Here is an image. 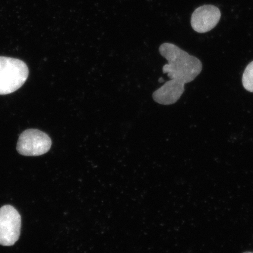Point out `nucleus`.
<instances>
[{"label": "nucleus", "mask_w": 253, "mask_h": 253, "mask_svg": "<svg viewBox=\"0 0 253 253\" xmlns=\"http://www.w3.org/2000/svg\"><path fill=\"white\" fill-rule=\"evenodd\" d=\"M220 9L212 5H204L196 9L191 17V26L199 33L213 30L220 21Z\"/></svg>", "instance_id": "nucleus-5"}, {"label": "nucleus", "mask_w": 253, "mask_h": 253, "mask_svg": "<svg viewBox=\"0 0 253 253\" xmlns=\"http://www.w3.org/2000/svg\"><path fill=\"white\" fill-rule=\"evenodd\" d=\"M253 253V252H245V253Z\"/></svg>", "instance_id": "nucleus-8"}, {"label": "nucleus", "mask_w": 253, "mask_h": 253, "mask_svg": "<svg viewBox=\"0 0 253 253\" xmlns=\"http://www.w3.org/2000/svg\"><path fill=\"white\" fill-rule=\"evenodd\" d=\"M158 82H159L160 83H163V82H164V80L163 78H160L159 81H158Z\"/></svg>", "instance_id": "nucleus-7"}, {"label": "nucleus", "mask_w": 253, "mask_h": 253, "mask_svg": "<svg viewBox=\"0 0 253 253\" xmlns=\"http://www.w3.org/2000/svg\"><path fill=\"white\" fill-rule=\"evenodd\" d=\"M159 51L168 61L167 64L163 66V72L168 75L170 80L154 91L153 98L158 104L171 105L184 92L185 84L194 81L201 74L202 64L200 60L171 43H163Z\"/></svg>", "instance_id": "nucleus-1"}, {"label": "nucleus", "mask_w": 253, "mask_h": 253, "mask_svg": "<svg viewBox=\"0 0 253 253\" xmlns=\"http://www.w3.org/2000/svg\"><path fill=\"white\" fill-rule=\"evenodd\" d=\"M29 70L20 59L0 56V95L11 94L23 86Z\"/></svg>", "instance_id": "nucleus-2"}, {"label": "nucleus", "mask_w": 253, "mask_h": 253, "mask_svg": "<svg viewBox=\"0 0 253 253\" xmlns=\"http://www.w3.org/2000/svg\"><path fill=\"white\" fill-rule=\"evenodd\" d=\"M21 217L11 205L0 208V245L13 246L20 236Z\"/></svg>", "instance_id": "nucleus-4"}, {"label": "nucleus", "mask_w": 253, "mask_h": 253, "mask_svg": "<svg viewBox=\"0 0 253 253\" xmlns=\"http://www.w3.org/2000/svg\"><path fill=\"white\" fill-rule=\"evenodd\" d=\"M51 146V139L45 132L28 129L19 137L17 150L22 156L35 157L46 154Z\"/></svg>", "instance_id": "nucleus-3"}, {"label": "nucleus", "mask_w": 253, "mask_h": 253, "mask_svg": "<svg viewBox=\"0 0 253 253\" xmlns=\"http://www.w3.org/2000/svg\"><path fill=\"white\" fill-rule=\"evenodd\" d=\"M242 82L246 90L253 92V61L249 63L245 69Z\"/></svg>", "instance_id": "nucleus-6"}]
</instances>
